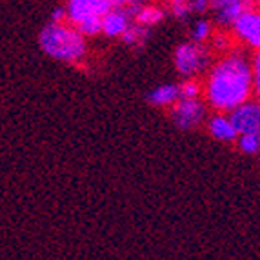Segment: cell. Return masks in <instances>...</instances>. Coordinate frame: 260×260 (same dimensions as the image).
<instances>
[{"label": "cell", "instance_id": "1", "mask_svg": "<svg viewBox=\"0 0 260 260\" xmlns=\"http://www.w3.org/2000/svg\"><path fill=\"white\" fill-rule=\"evenodd\" d=\"M251 91V68L242 56H230L213 70L208 84V99L217 109L235 111L244 106Z\"/></svg>", "mask_w": 260, "mask_h": 260}, {"label": "cell", "instance_id": "2", "mask_svg": "<svg viewBox=\"0 0 260 260\" xmlns=\"http://www.w3.org/2000/svg\"><path fill=\"white\" fill-rule=\"evenodd\" d=\"M39 42L40 48L56 60L73 62L86 53V44H84L82 35L77 29L66 27L64 24L49 22L48 26L40 31Z\"/></svg>", "mask_w": 260, "mask_h": 260}, {"label": "cell", "instance_id": "3", "mask_svg": "<svg viewBox=\"0 0 260 260\" xmlns=\"http://www.w3.org/2000/svg\"><path fill=\"white\" fill-rule=\"evenodd\" d=\"M115 8H117V2H111V0H71L68 4V18L75 26H78L91 15L104 18Z\"/></svg>", "mask_w": 260, "mask_h": 260}, {"label": "cell", "instance_id": "4", "mask_svg": "<svg viewBox=\"0 0 260 260\" xmlns=\"http://www.w3.org/2000/svg\"><path fill=\"white\" fill-rule=\"evenodd\" d=\"M231 124L240 135H260V104L249 102L231 111Z\"/></svg>", "mask_w": 260, "mask_h": 260}, {"label": "cell", "instance_id": "5", "mask_svg": "<svg viewBox=\"0 0 260 260\" xmlns=\"http://www.w3.org/2000/svg\"><path fill=\"white\" fill-rule=\"evenodd\" d=\"M173 120L182 129H193L204 118V106L199 100H178L173 108Z\"/></svg>", "mask_w": 260, "mask_h": 260}, {"label": "cell", "instance_id": "6", "mask_svg": "<svg viewBox=\"0 0 260 260\" xmlns=\"http://www.w3.org/2000/svg\"><path fill=\"white\" fill-rule=\"evenodd\" d=\"M204 51L197 44H182L175 53V66L182 75H193L204 66Z\"/></svg>", "mask_w": 260, "mask_h": 260}, {"label": "cell", "instance_id": "7", "mask_svg": "<svg viewBox=\"0 0 260 260\" xmlns=\"http://www.w3.org/2000/svg\"><path fill=\"white\" fill-rule=\"evenodd\" d=\"M127 2H117V8L109 11L104 18H102V31L109 37L124 35L129 29V15L126 11Z\"/></svg>", "mask_w": 260, "mask_h": 260}, {"label": "cell", "instance_id": "8", "mask_svg": "<svg viewBox=\"0 0 260 260\" xmlns=\"http://www.w3.org/2000/svg\"><path fill=\"white\" fill-rule=\"evenodd\" d=\"M209 8L217 9L218 11V20L222 24H237L242 15H246L247 11H251V4L247 2H240V0H224V2H209Z\"/></svg>", "mask_w": 260, "mask_h": 260}, {"label": "cell", "instance_id": "9", "mask_svg": "<svg viewBox=\"0 0 260 260\" xmlns=\"http://www.w3.org/2000/svg\"><path fill=\"white\" fill-rule=\"evenodd\" d=\"M235 29L242 37L244 40L255 46V48H260V13H255V11H247L246 15L237 20L235 24Z\"/></svg>", "mask_w": 260, "mask_h": 260}, {"label": "cell", "instance_id": "10", "mask_svg": "<svg viewBox=\"0 0 260 260\" xmlns=\"http://www.w3.org/2000/svg\"><path fill=\"white\" fill-rule=\"evenodd\" d=\"M178 96H180V93H178V86H173V84H164V86L153 89V91L148 95V100L151 102V104L166 106V104H173Z\"/></svg>", "mask_w": 260, "mask_h": 260}, {"label": "cell", "instance_id": "11", "mask_svg": "<svg viewBox=\"0 0 260 260\" xmlns=\"http://www.w3.org/2000/svg\"><path fill=\"white\" fill-rule=\"evenodd\" d=\"M209 131H211L213 137H217L220 140H235V137L239 135L230 118L224 117H213L209 120Z\"/></svg>", "mask_w": 260, "mask_h": 260}, {"label": "cell", "instance_id": "12", "mask_svg": "<svg viewBox=\"0 0 260 260\" xmlns=\"http://www.w3.org/2000/svg\"><path fill=\"white\" fill-rule=\"evenodd\" d=\"M162 17H164V11L160 8H144L139 13V17H137V24L148 27L151 24H156L158 20H162Z\"/></svg>", "mask_w": 260, "mask_h": 260}, {"label": "cell", "instance_id": "13", "mask_svg": "<svg viewBox=\"0 0 260 260\" xmlns=\"http://www.w3.org/2000/svg\"><path fill=\"white\" fill-rule=\"evenodd\" d=\"M148 27L146 26H140V24H131L129 29L122 35V39H124V42L126 44H142L144 40H146V37H148Z\"/></svg>", "mask_w": 260, "mask_h": 260}, {"label": "cell", "instance_id": "14", "mask_svg": "<svg viewBox=\"0 0 260 260\" xmlns=\"http://www.w3.org/2000/svg\"><path fill=\"white\" fill-rule=\"evenodd\" d=\"M77 31L80 35H96L99 31H102V17H96V15H91L87 17L86 20H82L77 26Z\"/></svg>", "mask_w": 260, "mask_h": 260}, {"label": "cell", "instance_id": "15", "mask_svg": "<svg viewBox=\"0 0 260 260\" xmlns=\"http://www.w3.org/2000/svg\"><path fill=\"white\" fill-rule=\"evenodd\" d=\"M240 149L246 153H258L260 135H240Z\"/></svg>", "mask_w": 260, "mask_h": 260}, {"label": "cell", "instance_id": "16", "mask_svg": "<svg viewBox=\"0 0 260 260\" xmlns=\"http://www.w3.org/2000/svg\"><path fill=\"white\" fill-rule=\"evenodd\" d=\"M199 84L197 82H184L178 86V93H180V100H197L199 95Z\"/></svg>", "mask_w": 260, "mask_h": 260}, {"label": "cell", "instance_id": "17", "mask_svg": "<svg viewBox=\"0 0 260 260\" xmlns=\"http://www.w3.org/2000/svg\"><path fill=\"white\" fill-rule=\"evenodd\" d=\"M208 35H209V24L208 22H199L195 26V29H193V39L200 42V40H204Z\"/></svg>", "mask_w": 260, "mask_h": 260}, {"label": "cell", "instance_id": "18", "mask_svg": "<svg viewBox=\"0 0 260 260\" xmlns=\"http://www.w3.org/2000/svg\"><path fill=\"white\" fill-rule=\"evenodd\" d=\"M191 9V4H186V2H173L171 4V11H173L175 17H186L187 11Z\"/></svg>", "mask_w": 260, "mask_h": 260}, {"label": "cell", "instance_id": "19", "mask_svg": "<svg viewBox=\"0 0 260 260\" xmlns=\"http://www.w3.org/2000/svg\"><path fill=\"white\" fill-rule=\"evenodd\" d=\"M255 86H256V93H258L260 99V55H256L255 58Z\"/></svg>", "mask_w": 260, "mask_h": 260}, {"label": "cell", "instance_id": "20", "mask_svg": "<svg viewBox=\"0 0 260 260\" xmlns=\"http://www.w3.org/2000/svg\"><path fill=\"white\" fill-rule=\"evenodd\" d=\"M64 17H68V11H64V9H55V11H53V15H51V18H53V22H55V24H62V18Z\"/></svg>", "mask_w": 260, "mask_h": 260}, {"label": "cell", "instance_id": "21", "mask_svg": "<svg viewBox=\"0 0 260 260\" xmlns=\"http://www.w3.org/2000/svg\"><path fill=\"white\" fill-rule=\"evenodd\" d=\"M208 2H193V4H191V8L193 9H199V11H204L206 8H208Z\"/></svg>", "mask_w": 260, "mask_h": 260}]
</instances>
